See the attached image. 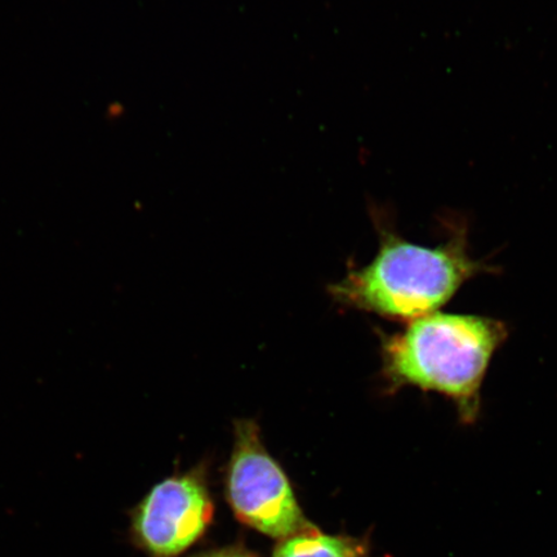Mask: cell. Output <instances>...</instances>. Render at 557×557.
I'll use <instances>...</instances> for the list:
<instances>
[{"label":"cell","instance_id":"1","mask_svg":"<svg viewBox=\"0 0 557 557\" xmlns=\"http://www.w3.org/2000/svg\"><path fill=\"white\" fill-rule=\"evenodd\" d=\"M448 239L441 246H417L383 228L381 248L371 264L334 285L341 301L380 315L416 320L437 312L470 278L494 268L470 255L469 224L445 215Z\"/></svg>","mask_w":557,"mask_h":557},{"label":"cell","instance_id":"2","mask_svg":"<svg viewBox=\"0 0 557 557\" xmlns=\"http://www.w3.org/2000/svg\"><path fill=\"white\" fill-rule=\"evenodd\" d=\"M507 334V326L491 318L430 313L385 339L386 377L395 386L442 394L463 423L476 422L487 367Z\"/></svg>","mask_w":557,"mask_h":557},{"label":"cell","instance_id":"3","mask_svg":"<svg viewBox=\"0 0 557 557\" xmlns=\"http://www.w3.org/2000/svg\"><path fill=\"white\" fill-rule=\"evenodd\" d=\"M226 485L235 517L269 537L282 541L315 528L305 518L281 465L264 449L253 421L235 424Z\"/></svg>","mask_w":557,"mask_h":557},{"label":"cell","instance_id":"4","mask_svg":"<svg viewBox=\"0 0 557 557\" xmlns=\"http://www.w3.org/2000/svg\"><path fill=\"white\" fill-rule=\"evenodd\" d=\"M203 472L162 480L129 512V539L149 557H177L197 543L213 519Z\"/></svg>","mask_w":557,"mask_h":557},{"label":"cell","instance_id":"5","mask_svg":"<svg viewBox=\"0 0 557 557\" xmlns=\"http://www.w3.org/2000/svg\"><path fill=\"white\" fill-rule=\"evenodd\" d=\"M273 557H368L363 542L312 528L277 543Z\"/></svg>","mask_w":557,"mask_h":557},{"label":"cell","instance_id":"6","mask_svg":"<svg viewBox=\"0 0 557 557\" xmlns=\"http://www.w3.org/2000/svg\"><path fill=\"white\" fill-rule=\"evenodd\" d=\"M194 557H256L255 555L247 552V549L234 547V548H224L219 549V552H211L206 554H200Z\"/></svg>","mask_w":557,"mask_h":557}]
</instances>
